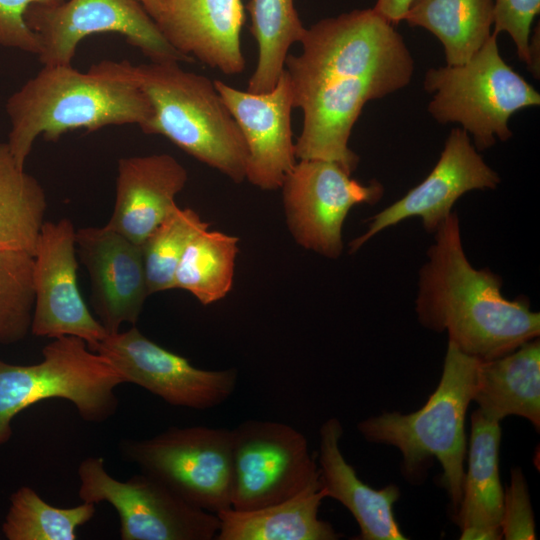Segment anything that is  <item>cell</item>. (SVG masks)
I'll return each instance as SVG.
<instances>
[{"label": "cell", "instance_id": "obj_1", "mask_svg": "<svg viewBox=\"0 0 540 540\" xmlns=\"http://www.w3.org/2000/svg\"><path fill=\"white\" fill-rule=\"evenodd\" d=\"M299 55L284 69L303 123L296 158L322 159L352 174L359 157L349 148L365 104L406 87L414 60L394 25L373 8L326 18L306 28Z\"/></svg>", "mask_w": 540, "mask_h": 540}, {"label": "cell", "instance_id": "obj_2", "mask_svg": "<svg viewBox=\"0 0 540 540\" xmlns=\"http://www.w3.org/2000/svg\"><path fill=\"white\" fill-rule=\"evenodd\" d=\"M419 271L415 311L427 329L447 332L448 342L481 361L512 352L539 337L540 314L526 297L509 300L502 278L469 262L457 213L434 232Z\"/></svg>", "mask_w": 540, "mask_h": 540}, {"label": "cell", "instance_id": "obj_3", "mask_svg": "<svg viewBox=\"0 0 540 540\" xmlns=\"http://www.w3.org/2000/svg\"><path fill=\"white\" fill-rule=\"evenodd\" d=\"M127 60H103L85 73L70 65L43 68L6 102L7 144L24 167L36 138L57 141L64 133L94 132L111 125H137L144 131L151 105L132 78Z\"/></svg>", "mask_w": 540, "mask_h": 540}, {"label": "cell", "instance_id": "obj_4", "mask_svg": "<svg viewBox=\"0 0 540 540\" xmlns=\"http://www.w3.org/2000/svg\"><path fill=\"white\" fill-rule=\"evenodd\" d=\"M479 359L448 342L440 381L417 411L385 412L357 424L363 438L396 447L407 479L421 480L430 459L443 469L441 482L454 513L462 499L466 457L465 417L473 400Z\"/></svg>", "mask_w": 540, "mask_h": 540}, {"label": "cell", "instance_id": "obj_5", "mask_svg": "<svg viewBox=\"0 0 540 540\" xmlns=\"http://www.w3.org/2000/svg\"><path fill=\"white\" fill-rule=\"evenodd\" d=\"M130 73L152 108L145 134L163 135L235 183L245 180L247 146L213 81L172 61L131 64Z\"/></svg>", "mask_w": 540, "mask_h": 540}, {"label": "cell", "instance_id": "obj_6", "mask_svg": "<svg viewBox=\"0 0 540 540\" xmlns=\"http://www.w3.org/2000/svg\"><path fill=\"white\" fill-rule=\"evenodd\" d=\"M423 86L433 95L431 116L441 124L459 123L478 151L510 139V117L540 104V94L502 58L493 34L467 62L430 68Z\"/></svg>", "mask_w": 540, "mask_h": 540}, {"label": "cell", "instance_id": "obj_7", "mask_svg": "<svg viewBox=\"0 0 540 540\" xmlns=\"http://www.w3.org/2000/svg\"><path fill=\"white\" fill-rule=\"evenodd\" d=\"M33 365L0 359V446L12 436L14 417L29 406L52 398L73 403L82 419L102 422L117 410L121 375L101 355L75 336L53 338Z\"/></svg>", "mask_w": 540, "mask_h": 540}, {"label": "cell", "instance_id": "obj_8", "mask_svg": "<svg viewBox=\"0 0 540 540\" xmlns=\"http://www.w3.org/2000/svg\"><path fill=\"white\" fill-rule=\"evenodd\" d=\"M232 431L170 427L147 439L123 440L122 456L188 503L218 514L231 508Z\"/></svg>", "mask_w": 540, "mask_h": 540}, {"label": "cell", "instance_id": "obj_9", "mask_svg": "<svg viewBox=\"0 0 540 540\" xmlns=\"http://www.w3.org/2000/svg\"><path fill=\"white\" fill-rule=\"evenodd\" d=\"M83 502L106 501L118 512L122 540H215L217 514L198 508L141 472L126 481L113 478L102 457H87L78 467Z\"/></svg>", "mask_w": 540, "mask_h": 540}, {"label": "cell", "instance_id": "obj_10", "mask_svg": "<svg viewBox=\"0 0 540 540\" xmlns=\"http://www.w3.org/2000/svg\"><path fill=\"white\" fill-rule=\"evenodd\" d=\"M231 431L233 509L249 511L278 503L320 479L307 439L294 427L247 420Z\"/></svg>", "mask_w": 540, "mask_h": 540}, {"label": "cell", "instance_id": "obj_11", "mask_svg": "<svg viewBox=\"0 0 540 540\" xmlns=\"http://www.w3.org/2000/svg\"><path fill=\"white\" fill-rule=\"evenodd\" d=\"M40 44L42 65H70L80 41L115 32L151 62H192L173 48L138 0H66L55 6L30 5L24 15Z\"/></svg>", "mask_w": 540, "mask_h": 540}, {"label": "cell", "instance_id": "obj_12", "mask_svg": "<svg viewBox=\"0 0 540 540\" xmlns=\"http://www.w3.org/2000/svg\"><path fill=\"white\" fill-rule=\"evenodd\" d=\"M287 225L296 242L322 256L338 258L343 250L342 228L356 205L377 203L384 187L351 178L336 162L301 159L282 186Z\"/></svg>", "mask_w": 540, "mask_h": 540}, {"label": "cell", "instance_id": "obj_13", "mask_svg": "<svg viewBox=\"0 0 540 540\" xmlns=\"http://www.w3.org/2000/svg\"><path fill=\"white\" fill-rule=\"evenodd\" d=\"M93 352L104 357L125 383L136 384L173 406L211 409L225 402L237 386L236 369L197 368L135 326L108 334Z\"/></svg>", "mask_w": 540, "mask_h": 540}, {"label": "cell", "instance_id": "obj_14", "mask_svg": "<svg viewBox=\"0 0 540 540\" xmlns=\"http://www.w3.org/2000/svg\"><path fill=\"white\" fill-rule=\"evenodd\" d=\"M75 236L67 218L44 221L40 229L33 256L30 331L38 337L75 336L94 351L108 333L92 316L79 291Z\"/></svg>", "mask_w": 540, "mask_h": 540}, {"label": "cell", "instance_id": "obj_15", "mask_svg": "<svg viewBox=\"0 0 540 540\" xmlns=\"http://www.w3.org/2000/svg\"><path fill=\"white\" fill-rule=\"evenodd\" d=\"M500 177L480 156L462 128H453L434 168L402 198L369 219L367 230L349 244L358 251L373 236L405 219L419 217L434 233L451 214L455 202L473 190L495 189Z\"/></svg>", "mask_w": 540, "mask_h": 540}, {"label": "cell", "instance_id": "obj_16", "mask_svg": "<svg viewBox=\"0 0 540 540\" xmlns=\"http://www.w3.org/2000/svg\"><path fill=\"white\" fill-rule=\"evenodd\" d=\"M214 85L245 140L247 179L262 190L281 188L296 164L292 139L293 93L287 72L267 92L236 89L221 80Z\"/></svg>", "mask_w": 540, "mask_h": 540}, {"label": "cell", "instance_id": "obj_17", "mask_svg": "<svg viewBox=\"0 0 540 540\" xmlns=\"http://www.w3.org/2000/svg\"><path fill=\"white\" fill-rule=\"evenodd\" d=\"M76 251L91 282V302L108 334L123 323L134 325L150 295L142 249L108 228L85 227L76 231Z\"/></svg>", "mask_w": 540, "mask_h": 540}, {"label": "cell", "instance_id": "obj_18", "mask_svg": "<svg viewBox=\"0 0 540 540\" xmlns=\"http://www.w3.org/2000/svg\"><path fill=\"white\" fill-rule=\"evenodd\" d=\"M244 20L241 0H165L155 23L178 52L237 75L245 69L240 41Z\"/></svg>", "mask_w": 540, "mask_h": 540}, {"label": "cell", "instance_id": "obj_19", "mask_svg": "<svg viewBox=\"0 0 540 540\" xmlns=\"http://www.w3.org/2000/svg\"><path fill=\"white\" fill-rule=\"evenodd\" d=\"M187 180V170L170 154L121 158L114 208L105 226L141 245L177 206L175 197Z\"/></svg>", "mask_w": 540, "mask_h": 540}, {"label": "cell", "instance_id": "obj_20", "mask_svg": "<svg viewBox=\"0 0 540 540\" xmlns=\"http://www.w3.org/2000/svg\"><path fill=\"white\" fill-rule=\"evenodd\" d=\"M343 427L333 417L319 430L318 467L326 496L340 502L353 515L359 540H405L394 516L393 506L400 498L399 487L389 484L374 489L364 483L340 449Z\"/></svg>", "mask_w": 540, "mask_h": 540}, {"label": "cell", "instance_id": "obj_21", "mask_svg": "<svg viewBox=\"0 0 540 540\" xmlns=\"http://www.w3.org/2000/svg\"><path fill=\"white\" fill-rule=\"evenodd\" d=\"M500 422L479 409L471 416L468 469L455 520L462 540L502 538L504 490L499 475Z\"/></svg>", "mask_w": 540, "mask_h": 540}, {"label": "cell", "instance_id": "obj_22", "mask_svg": "<svg viewBox=\"0 0 540 540\" xmlns=\"http://www.w3.org/2000/svg\"><path fill=\"white\" fill-rule=\"evenodd\" d=\"M492 420L516 415L540 429V342L527 341L498 358L479 361L473 400Z\"/></svg>", "mask_w": 540, "mask_h": 540}, {"label": "cell", "instance_id": "obj_23", "mask_svg": "<svg viewBox=\"0 0 540 540\" xmlns=\"http://www.w3.org/2000/svg\"><path fill=\"white\" fill-rule=\"evenodd\" d=\"M325 498L320 478L275 504L249 511L225 509L217 514L220 526L215 540H336L341 535L319 518Z\"/></svg>", "mask_w": 540, "mask_h": 540}, {"label": "cell", "instance_id": "obj_24", "mask_svg": "<svg viewBox=\"0 0 540 540\" xmlns=\"http://www.w3.org/2000/svg\"><path fill=\"white\" fill-rule=\"evenodd\" d=\"M403 20L438 38L447 65H461L491 36L494 0H413Z\"/></svg>", "mask_w": 540, "mask_h": 540}, {"label": "cell", "instance_id": "obj_25", "mask_svg": "<svg viewBox=\"0 0 540 540\" xmlns=\"http://www.w3.org/2000/svg\"><path fill=\"white\" fill-rule=\"evenodd\" d=\"M47 209L45 190L0 143V249L34 256Z\"/></svg>", "mask_w": 540, "mask_h": 540}, {"label": "cell", "instance_id": "obj_26", "mask_svg": "<svg viewBox=\"0 0 540 540\" xmlns=\"http://www.w3.org/2000/svg\"><path fill=\"white\" fill-rule=\"evenodd\" d=\"M239 239L208 228L186 246L174 275V288L190 292L201 304L224 298L232 288Z\"/></svg>", "mask_w": 540, "mask_h": 540}, {"label": "cell", "instance_id": "obj_27", "mask_svg": "<svg viewBox=\"0 0 540 540\" xmlns=\"http://www.w3.org/2000/svg\"><path fill=\"white\" fill-rule=\"evenodd\" d=\"M247 10L251 33L258 44V62L248 82V91L271 90L284 71L289 48L300 42L306 28L294 0H250Z\"/></svg>", "mask_w": 540, "mask_h": 540}, {"label": "cell", "instance_id": "obj_28", "mask_svg": "<svg viewBox=\"0 0 540 540\" xmlns=\"http://www.w3.org/2000/svg\"><path fill=\"white\" fill-rule=\"evenodd\" d=\"M95 511L94 503L83 501L72 508L54 507L31 487L22 486L10 496L2 532L8 540H75L77 528Z\"/></svg>", "mask_w": 540, "mask_h": 540}, {"label": "cell", "instance_id": "obj_29", "mask_svg": "<svg viewBox=\"0 0 540 540\" xmlns=\"http://www.w3.org/2000/svg\"><path fill=\"white\" fill-rule=\"evenodd\" d=\"M209 228L190 208L176 206L140 245L149 294L174 288V275L190 240Z\"/></svg>", "mask_w": 540, "mask_h": 540}, {"label": "cell", "instance_id": "obj_30", "mask_svg": "<svg viewBox=\"0 0 540 540\" xmlns=\"http://www.w3.org/2000/svg\"><path fill=\"white\" fill-rule=\"evenodd\" d=\"M34 257L27 252L0 249V343L13 344L31 329Z\"/></svg>", "mask_w": 540, "mask_h": 540}, {"label": "cell", "instance_id": "obj_31", "mask_svg": "<svg viewBox=\"0 0 540 540\" xmlns=\"http://www.w3.org/2000/svg\"><path fill=\"white\" fill-rule=\"evenodd\" d=\"M501 534L507 540H535V523L526 479L520 467L511 470L504 492Z\"/></svg>", "mask_w": 540, "mask_h": 540}, {"label": "cell", "instance_id": "obj_32", "mask_svg": "<svg viewBox=\"0 0 540 540\" xmlns=\"http://www.w3.org/2000/svg\"><path fill=\"white\" fill-rule=\"evenodd\" d=\"M540 10V0H494L493 35L506 32L512 38L518 57L529 65L531 26Z\"/></svg>", "mask_w": 540, "mask_h": 540}, {"label": "cell", "instance_id": "obj_33", "mask_svg": "<svg viewBox=\"0 0 540 540\" xmlns=\"http://www.w3.org/2000/svg\"><path fill=\"white\" fill-rule=\"evenodd\" d=\"M66 0H0V45L37 55V35L27 25L24 15L30 5L55 6Z\"/></svg>", "mask_w": 540, "mask_h": 540}, {"label": "cell", "instance_id": "obj_34", "mask_svg": "<svg viewBox=\"0 0 540 540\" xmlns=\"http://www.w3.org/2000/svg\"><path fill=\"white\" fill-rule=\"evenodd\" d=\"M413 0H377L373 9L393 25L403 20Z\"/></svg>", "mask_w": 540, "mask_h": 540}, {"label": "cell", "instance_id": "obj_35", "mask_svg": "<svg viewBox=\"0 0 540 540\" xmlns=\"http://www.w3.org/2000/svg\"><path fill=\"white\" fill-rule=\"evenodd\" d=\"M539 25L534 30V35L529 40V56L530 61L528 68L533 73L534 77L539 78Z\"/></svg>", "mask_w": 540, "mask_h": 540}, {"label": "cell", "instance_id": "obj_36", "mask_svg": "<svg viewBox=\"0 0 540 540\" xmlns=\"http://www.w3.org/2000/svg\"><path fill=\"white\" fill-rule=\"evenodd\" d=\"M149 16L156 22L162 14L165 0H138Z\"/></svg>", "mask_w": 540, "mask_h": 540}]
</instances>
